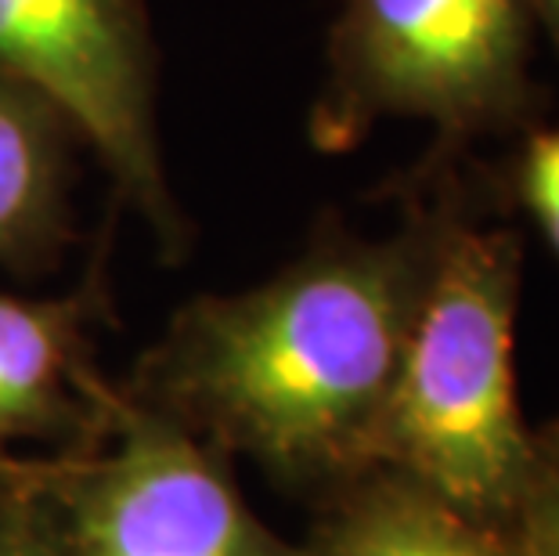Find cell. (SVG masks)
<instances>
[{
    "instance_id": "obj_1",
    "label": "cell",
    "mask_w": 559,
    "mask_h": 556,
    "mask_svg": "<svg viewBox=\"0 0 559 556\" xmlns=\"http://www.w3.org/2000/svg\"><path fill=\"white\" fill-rule=\"evenodd\" d=\"M448 210H412L386 239L325 232L260 286L195 297L120 390L296 499H325L372 470Z\"/></svg>"
},
{
    "instance_id": "obj_2",
    "label": "cell",
    "mask_w": 559,
    "mask_h": 556,
    "mask_svg": "<svg viewBox=\"0 0 559 556\" xmlns=\"http://www.w3.org/2000/svg\"><path fill=\"white\" fill-rule=\"evenodd\" d=\"M520 286V235L451 206L372 437V466L498 528H513L534 456L513 369Z\"/></svg>"
},
{
    "instance_id": "obj_3",
    "label": "cell",
    "mask_w": 559,
    "mask_h": 556,
    "mask_svg": "<svg viewBox=\"0 0 559 556\" xmlns=\"http://www.w3.org/2000/svg\"><path fill=\"white\" fill-rule=\"evenodd\" d=\"M538 26L534 0H343L314 145L354 149L383 120H426L451 145L516 127Z\"/></svg>"
},
{
    "instance_id": "obj_4",
    "label": "cell",
    "mask_w": 559,
    "mask_h": 556,
    "mask_svg": "<svg viewBox=\"0 0 559 556\" xmlns=\"http://www.w3.org/2000/svg\"><path fill=\"white\" fill-rule=\"evenodd\" d=\"M47 463L62 556H307L253 513L228 456L123 390L102 445Z\"/></svg>"
},
{
    "instance_id": "obj_5",
    "label": "cell",
    "mask_w": 559,
    "mask_h": 556,
    "mask_svg": "<svg viewBox=\"0 0 559 556\" xmlns=\"http://www.w3.org/2000/svg\"><path fill=\"white\" fill-rule=\"evenodd\" d=\"M0 76L91 141L120 192L177 253L185 224L156 134V55L141 0H0Z\"/></svg>"
},
{
    "instance_id": "obj_6",
    "label": "cell",
    "mask_w": 559,
    "mask_h": 556,
    "mask_svg": "<svg viewBox=\"0 0 559 556\" xmlns=\"http://www.w3.org/2000/svg\"><path fill=\"white\" fill-rule=\"evenodd\" d=\"M94 289L33 300L0 293V463L19 441L87 452L112 427L116 390L94 365Z\"/></svg>"
},
{
    "instance_id": "obj_7",
    "label": "cell",
    "mask_w": 559,
    "mask_h": 556,
    "mask_svg": "<svg viewBox=\"0 0 559 556\" xmlns=\"http://www.w3.org/2000/svg\"><path fill=\"white\" fill-rule=\"evenodd\" d=\"M307 556H516L513 531L372 466L314 502Z\"/></svg>"
},
{
    "instance_id": "obj_8",
    "label": "cell",
    "mask_w": 559,
    "mask_h": 556,
    "mask_svg": "<svg viewBox=\"0 0 559 556\" xmlns=\"http://www.w3.org/2000/svg\"><path fill=\"white\" fill-rule=\"evenodd\" d=\"M69 134L37 94L0 76V268H37L66 239Z\"/></svg>"
},
{
    "instance_id": "obj_9",
    "label": "cell",
    "mask_w": 559,
    "mask_h": 556,
    "mask_svg": "<svg viewBox=\"0 0 559 556\" xmlns=\"http://www.w3.org/2000/svg\"><path fill=\"white\" fill-rule=\"evenodd\" d=\"M0 556H62V517L47 456L0 463Z\"/></svg>"
},
{
    "instance_id": "obj_10",
    "label": "cell",
    "mask_w": 559,
    "mask_h": 556,
    "mask_svg": "<svg viewBox=\"0 0 559 556\" xmlns=\"http://www.w3.org/2000/svg\"><path fill=\"white\" fill-rule=\"evenodd\" d=\"M509 531L516 556H559V412L534 430L531 473Z\"/></svg>"
},
{
    "instance_id": "obj_11",
    "label": "cell",
    "mask_w": 559,
    "mask_h": 556,
    "mask_svg": "<svg viewBox=\"0 0 559 556\" xmlns=\"http://www.w3.org/2000/svg\"><path fill=\"white\" fill-rule=\"evenodd\" d=\"M516 196L559 257V127L534 130L516 163Z\"/></svg>"
},
{
    "instance_id": "obj_12",
    "label": "cell",
    "mask_w": 559,
    "mask_h": 556,
    "mask_svg": "<svg viewBox=\"0 0 559 556\" xmlns=\"http://www.w3.org/2000/svg\"><path fill=\"white\" fill-rule=\"evenodd\" d=\"M538 4V22L552 33V40L559 44V0H534Z\"/></svg>"
}]
</instances>
